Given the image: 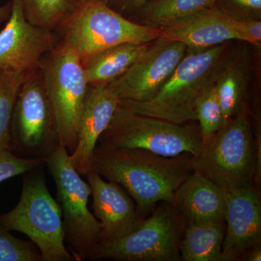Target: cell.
<instances>
[{
	"mask_svg": "<svg viewBox=\"0 0 261 261\" xmlns=\"http://www.w3.org/2000/svg\"><path fill=\"white\" fill-rule=\"evenodd\" d=\"M194 155H159L145 149L96 146L92 168L108 181L123 187L142 216L161 202H173L175 193L194 171Z\"/></svg>",
	"mask_w": 261,
	"mask_h": 261,
	"instance_id": "cell-1",
	"label": "cell"
},
{
	"mask_svg": "<svg viewBox=\"0 0 261 261\" xmlns=\"http://www.w3.org/2000/svg\"><path fill=\"white\" fill-rule=\"evenodd\" d=\"M230 51L229 42L203 50L187 49L172 74L152 99L144 102L120 100L119 106L137 114L173 123L197 121V101L215 83Z\"/></svg>",
	"mask_w": 261,
	"mask_h": 261,
	"instance_id": "cell-2",
	"label": "cell"
},
{
	"mask_svg": "<svg viewBox=\"0 0 261 261\" xmlns=\"http://www.w3.org/2000/svg\"><path fill=\"white\" fill-rule=\"evenodd\" d=\"M260 144L246 114L225 122L207 142L193 168L224 192L253 186L260 178Z\"/></svg>",
	"mask_w": 261,
	"mask_h": 261,
	"instance_id": "cell-3",
	"label": "cell"
},
{
	"mask_svg": "<svg viewBox=\"0 0 261 261\" xmlns=\"http://www.w3.org/2000/svg\"><path fill=\"white\" fill-rule=\"evenodd\" d=\"M37 168L23 178L18 204L13 210L0 215V225L8 231L27 235L37 246L42 261L75 260L65 247L61 207Z\"/></svg>",
	"mask_w": 261,
	"mask_h": 261,
	"instance_id": "cell-4",
	"label": "cell"
},
{
	"mask_svg": "<svg viewBox=\"0 0 261 261\" xmlns=\"http://www.w3.org/2000/svg\"><path fill=\"white\" fill-rule=\"evenodd\" d=\"M190 123H176L137 114L118 105L97 146L142 149L166 157L184 153L195 157L202 150L204 142L199 126Z\"/></svg>",
	"mask_w": 261,
	"mask_h": 261,
	"instance_id": "cell-5",
	"label": "cell"
},
{
	"mask_svg": "<svg viewBox=\"0 0 261 261\" xmlns=\"http://www.w3.org/2000/svg\"><path fill=\"white\" fill-rule=\"evenodd\" d=\"M40 69L54 113L59 145L72 153L77 145L89 87L80 57L73 48L59 42L44 57Z\"/></svg>",
	"mask_w": 261,
	"mask_h": 261,
	"instance_id": "cell-6",
	"label": "cell"
},
{
	"mask_svg": "<svg viewBox=\"0 0 261 261\" xmlns=\"http://www.w3.org/2000/svg\"><path fill=\"white\" fill-rule=\"evenodd\" d=\"M45 164L56 182L65 241L71 247L75 260H94L99 243L100 224L89 210L90 185L72 166L70 154L63 146H58L48 156Z\"/></svg>",
	"mask_w": 261,
	"mask_h": 261,
	"instance_id": "cell-7",
	"label": "cell"
},
{
	"mask_svg": "<svg viewBox=\"0 0 261 261\" xmlns=\"http://www.w3.org/2000/svg\"><path fill=\"white\" fill-rule=\"evenodd\" d=\"M58 29L61 42L73 48L81 61L118 44L152 42L161 34V29L136 23L99 2L81 3Z\"/></svg>",
	"mask_w": 261,
	"mask_h": 261,
	"instance_id": "cell-8",
	"label": "cell"
},
{
	"mask_svg": "<svg viewBox=\"0 0 261 261\" xmlns=\"http://www.w3.org/2000/svg\"><path fill=\"white\" fill-rule=\"evenodd\" d=\"M185 220L173 202H161L137 229L124 238L99 244L94 260L180 261Z\"/></svg>",
	"mask_w": 261,
	"mask_h": 261,
	"instance_id": "cell-9",
	"label": "cell"
},
{
	"mask_svg": "<svg viewBox=\"0 0 261 261\" xmlns=\"http://www.w3.org/2000/svg\"><path fill=\"white\" fill-rule=\"evenodd\" d=\"M54 113L40 68L19 89L11 120L12 152L24 159H47L59 146Z\"/></svg>",
	"mask_w": 261,
	"mask_h": 261,
	"instance_id": "cell-10",
	"label": "cell"
},
{
	"mask_svg": "<svg viewBox=\"0 0 261 261\" xmlns=\"http://www.w3.org/2000/svg\"><path fill=\"white\" fill-rule=\"evenodd\" d=\"M187 50L183 43L158 38L124 73L108 86L119 100H150L172 74Z\"/></svg>",
	"mask_w": 261,
	"mask_h": 261,
	"instance_id": "cell-11",
	"label": "cell"
},
{
	"mask_svg": "<svg viewBox=\"0 0 261 261\" xmlns=\"http://www.w3.org/2000/svg\"><path fill=\"white\" fill-rule=\"evenodd\" d=\"M12 10L0 32V70L29 75L40 68L58 42L53 32L31 23L20 0H10Z\"/></svg>",
	"mask_w": 261,
	"mask_h": 261,
	"instance_id": "cell-12",
	"label": "cell"
},
{
	"mask_svg": "<svg viewBox=\"0 0 261 261\" xmlns=\"http://www.w3.org/2000/svg\"><path fill=\"white\" fill-rule=\"evenodd\" d=\"M224 219V261L243 260L247 252L260 247L261 200L255 185L225 192Z\"/></svg>",
	"mask_w": 261,
	"mask_h": 261,
	"instance_id": "cell-13",
	"label": "cell"
},
{
	"mask_svg": "<svg viewBox=\"0 0 261 261\" xmlns=\"http://www.w3.org/2000/svg\"><path fill=\"white\" fill-rule=\"evenodd\" d=\"M85 176L92 189L94 215L100 224L99 245L124 238L140 226L145 217L123 187L106 181L93 168Z\"/></svg>",
	"mask_w": 261,
	"mask_h": 261,
	"instance_id": "cell-14",
	"label": "cell"
},
{
	"mask_svg": "<svg viewBox=\"0 0 261 261\" xmlns=\"http://www.w3.org/2000/svg\"><path fill=\"white\" fill-rule=\"evenodd\" d=\"M119 101L108 84L89 85L79 124L77 145L70 154V163L81 176H85L92 168L94 149Z\"/></svg>",
	"mask_w": 261,
	"mask_h": 261,
	"instance_id": "cell-15",
	"label": "cell"
},
{
	"mask_svg": "<svg viewBox=\"0 0 261 261\" xmlns=\"http://www.w3.org/2000/svg\"><path fill=\"white\" fill-rule=\"evenodd\" d=\"M161 38L183 43L187 49L203 50L231 40L241 41L234 20L216 8H205L161 29Z\"/></svg>",
	"mask_w": 261,
	"mask_h": 261,
	"instance_id": "cell-16",
	"label": "cell"
},
{
	"mask_svg": "<svg viewBox=\"0 0 261 261\" xmlns=\"http://www.w3.org/2000/svg\"><path fill=\"white\" fill-rule=\"evenodd\" d=\"M173 205L186 226L224 219L225 192L194 170L175 193Z\"/></svg>",
	"mask_w": 261,
	"mask_h": 261,
	"instance_id": "cell-17",
	"label": "cell"
},
{
	"mask_svg": "<svg viewBox=\"0 0 261 261\" xmlns=\"http://www.w3.org/2000/svg\"><path fill=\"white\" fill-rule=\"evenodd\" d=\"M251 59L247 46L229 51L220 68L216 81V92L224 121L244 114L245 99L251 77Z\"/></svg>",
	"mask_w": 261,
	"mask_h": 261,
	"instance_id": "cell-18",
	"label": "cell"
},
{
	"mask_svg": "<svg viewBox=\"0 0 261 261\" xmlns=\"http://www.w3.org/2000/svg\"><path fill=\"white\" fill-rule=\"evenodd\" d=\"M150 42L118 44L82 60L89 85H105L116 80L145 53Z\"/></svg>",
	"mask_w": 261,
	"mask_h": 261,
	"instance_id": "cell-19",
	"label": "cell"
},
{
	"mask_svg": "<svg viewBox=\"0 0 261 261\" xmlns=\"http://www.w3.org/2000/svg\"><path fill=\"white\" fill-rule=\"evenodd\" d=\"M224 219L187 225L180 243L184 261H224L222 254Z\"/></svg>",
	"mask_w": 261,
	"mask_h": 261,
	"instance_id": "cell-20",
	"label": "cell"
},
{
	"mask_svg": "<svg viewBox=\"0 0 261 261\" xmlns=\"http://www.w3.org/2000/svg\"><path fill=\"white\" fill-rule=\"evenodd\" d=\"M214 3L215 0H152L128 19L161 30L200 10L213 8Z\"/></svg>",
	"mask_w": 261,
	"mask_h": 261,
	"instance_id": "cell-21",
	"label": "cell"
},
{
	"mask_svg": "<svg viewBox=\"0 0 261 261\" xmlns=\"http://www.w3.org/2000/svg\"><path fill=\"white\" fill-rule=\"evenodd\" d=\"M31 23L47 30L58 29L81 4L80 0H20Z\"/></svg>",
	"mask_w": 261,
	"mask_h": 261,
	"instance_id": "cell-22",
	"label": "cell"
},
{
	"mask_svg": "<svg viewBox=\"0 0 261 261\" xmlns=\"http://www.w3.org/2000/svg\"><path fill=\"white\" fill-rule=\"evenodd\" d=\"M27 75L16 72L0 70V153L11 147L13 107L20 85Z\"/></svg>",
	"mask_w": 261,
	"mask_h": 261,
	"instance_id": "cell-23",
	"label": "cell"
},
{
	"mask_svg": "<svg viewBox=\"0 0 261 261\" xmlns=\"http://www.w3.org/2000/svg\"><path fill=\"white\" fill-rule=\"evenodd\" d=\"M197 121L204 143L224 125V116L215 83L208 87L196 105Z\"/></svg>",
	"mask_w": 261,
	"mask_h": 261,
	"instance_id": "cell-24",
	"label": "cell"
},
{
	"mask_svg": "<svg viewBox=\"0 0 261 261\" xmlns=\"http://www.w3.org/2000/svg\"><path fill=\"white\" fill-rule=\"evenodd\" d=\"M32 242L15 238L0 225V261H42Z\"/></svg>",
	"mask_w": 261,
	"mask_h": 261,
	"instance_id": "cell-25",
	"label": "cell"
},
{
	"mask_svg": "<svg viewBox=\"0 0 261 261\" xmlns=\"http://www.w3.org/2000/svg\"><path fill=\"white\" fill-rule=\"evenodd\" d=\"M214 8L234 21L261 20V0H215Z\"/></svg>",
	"mask_w": 261,
	"mask_h": 261,
	"instance_id": "cell-26",
	"label": "cell"
},
{
	"mask_svg": "<svg viewBox=\"0 0 261 261\" xmlns=\"http://www.w3.org/2000/svg\"><path fill=\"white\" fill-rule=\"evenodd\" d=\"M45 164V159H24L19 157L10 149L0 153V184L24 174Z\"/></svg>",
	"mask_w": 261,
	"mask_h": 261,
	"instance_id": "cell-27",
	"label": "cell"
},
{
	"mask_svg": "<svg viewBox=\"0 0 261 261\" xmlns=\"http://www.w3.org/2000/svg\"><path fill=\"white\" fill-rule=\"evenodd\" d=\"M234 27L241 38V42L248 43L257 47L260 45L261 20L234 21Z\"/></svg>",
	"mask_w": 261,
	"mask_h": 261,
	"instance_id": "cell-28",
	"label": "cell"
},
{
	"mask_svg": "<svg viewBox=\"0 0 261 261\" xmlns=\"http://www.w3.org/2000/svg\"><path fill=\"white\" fill-rule=\"evenodd\" d=\"M152 0H108L106 4L117 13L128 18Z\"/></svg>",
	"mask_w": 261,
	"mask_h": 261,
	"instance_id": "cell-29",
	"label": "cell"
},
{
	"mask_svg": "<svg viewBox=\"0 0 261 261\" xmlns=\"http://www.w3.org/2000/svg\"><path fill=\"white\" fill-rule=\"evenodd\" d=\"M12 10V3L10 1L3 6L0 7V23L8 20Z\"/></svg>",
	"mask_w": 261,
	"mask_h": 261,
	"instance_id": "cell-30",
	"label": "cell"
},
{
	"mask_svg": "<svg viewBox=\"0 0 261 261\" xmlns=\"http://www.w3.org/2000/svg\"><path fill=\"white\" fill-rule=\"evenodd\" d=\"M244 260L247 261H260L261 250L260 247L252 249L250 252H247V255L244 257Z\"/></svg>",
	"mask_w": 261,
	"mask_h": 261,
	"instance_id": "cell-31",
	"label": "cell"
},
{
	"mask_svg": "<svg viewBox=\"0 0 261 261\" xmlns=\"http://www.w3.org/2000/svg\"><path fill=\"white\" fill-rule=\"evenodd\" d=\"M81 3H89V2H99V3H106L108 0H80Z\"/></svg>",
	"mask_w": 261,
	"mask_h": 261,
	"instance_id": "cell-32",
	"label": "cell"
}]
</instances>
